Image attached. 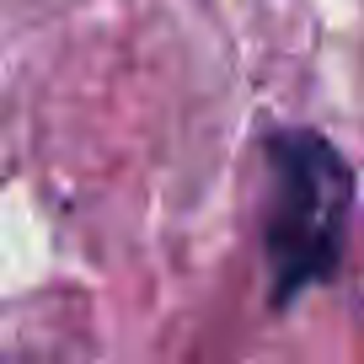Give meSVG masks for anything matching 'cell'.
Returning a JSON list of instances; mask_svg holds the SVG:
<instances>
[{"label": "cell", "mask_w": 364, "mask_h": 364, "mask_svg": "<svg viewBox=\"0 0 364 364\" xmlns=\"http://www.w3.org/2000/svg\"><path fill=\"white\" fill-rule=\"evenodd\" d=\"M262 161H268V209H262L268 300L273 311H289L306 289L338 279L359 182L348 156L316 129H273Z\"/></svg>", "instance_id": "6da1fadb"}]
</instances>
